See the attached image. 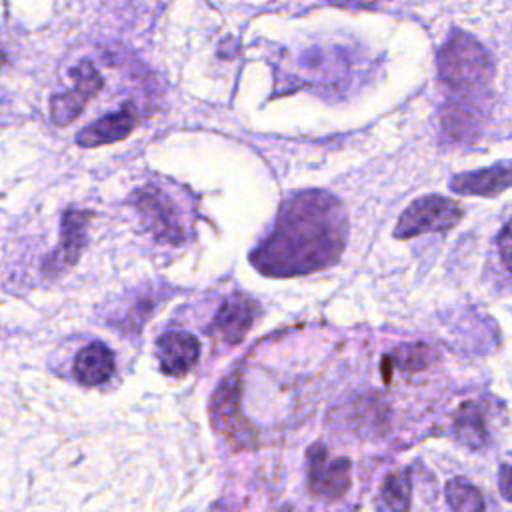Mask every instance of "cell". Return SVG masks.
I'll return each mask as SVG.
<instances>
[{"label":"cell","instance_id":"4fadbf2b","mask_svg":"<svg viewBox=\"0 0 512 512\" xmlns=\"http://www.w3.org/2000/svg\"><path fill=\"white\" fill-rule=\"evenodd\" d=\"M72 372L80 384L100 386L114 374V354L104 342L94 340L78 350Z\"/></svg>","mask_w":512,"mask_h":512},{"label":"cell","instance_id":"3957f363","mask_svg":"<svg viewBox=\"0 0 512 512\" xmlns=\"http://www.w3.org/2000/svg\"><path fill=\"white\" fill-rule=\"evenodd\" d=\"M464 216L458 202L428 194L422 198H416L398 218L394 228V238L398 240H410L414 236L430 234V232H446L454 228L460 218Z\"/></svg>","mask_w":512,"mask_h":512},{"label":"cell","instance_id":"44dd1931","mask_svg":"<svg viewBox=\"0 0 512 512\" xmlns=\"http://www.w3.org/2000/svg\"><path fill=\"white\" fill-rule=\"evenodd\" d=\"M6 62H8V54H6V50H4V46L0 42V68H4Z\"/></svg>","mask_w":512,"mask_h":512},{"label":"cell","instance_id":"ac0fdd59","mask_svg":"<svg viewBox=\"0 0 512 512\" xmlns=\"http://www.w3.org/2000/svg\"><path fill=\"white\" fill-rule=\"evenodd\" d=\"M498 246H500V260L508 274V270H510V222H506L502 226V232L498 236Z\"/></svg>","mask_w":512,"mask_h":512},{"label":"cell","instance_id":"e0dca14e","mask_svg":"<svg viewBox=\"0 0 512 512\" xmlns=\"http://www.w3.org/2000/svg\"><path fill=\"white\" fill-rule=\"evenodd\" d=\"M388 358H390V362L396 364L398 370L416 372V370H424L430 366L432 350L424 344H402V346L394 348Z\"/></svg>","mask_w":512,"mask_h":512},{"label":"cell","instance_id":"8992f818","mask_svg":"<svg viewBox=\"0 0 512 512\" xmlns=\"http://www.w3.org/2000/svg\"><path fill=\"white\" fill-rule=\"evenodd\" d=\"M240 372H232L226 376L210 400V418L214 428L220 434H226L236 444H246L254 440L252 426L242 418L240 410Z\"/></svg>","mask_w":512,"mask_h":512},{"label":"cell","instance_id":"5bb4252c","mask_svg":"<svg viewBox=\"0 0 512 512\" xmlns=\"http://www.w3.org/2000/svg\"><path fill=\"white\" fill-rule=\"evenodd\" d=\"M454 434L458 442L468 446L470 450H480L488 442V428L486 418L480 402L466 400L454 412Z\"/></svg>","mask_w":512,"mask_h":512},{"label":"cell","instance_id":"5b68a950","mask_svg":"<svg viewBox=\"0 0 512 512\" xmlns=\"http://www.w3.org/2000/svg\"><path fill=\"white\" fill-rule=\"evenodd\" d=\"M70 78H72L74 84L68 90L58 92L50 98V120L56 126L72 124L82 114L86 104L104 86L102 74L98 72V68L90 60L78 62L70 70Z\"/></svg>","mask_w":512,"mask_h":512},{"label":"cell","instance_id":"6da1fadb","mask_svg":"<svg viewBox=\"0 0 512 512\" xmlns=\"http://www.w3.org/2000/svg\"><path fill=\"white\" fill-rule=\"evenodd\" d=\"M346 232V216L334 196L296 192L282 204L274 230L254 250L252 262L268 276L308 274L340 258Z\"/></svg>","mask_w":512,"mask_h":512},{"label":"cell","instance_id":"9a60e30c","mask_svg":"<svg viewBox=\"0 0 512 512\" xmlns=\"http://www.w3.org/2000/svg\"><path fill=\"white\" fill-rule=\"evenodd\" d=\"M376 508L390 512L410 508V476L406 470H394L384 478L378 492Z\"/></svg>","mask_w":512,"mask_h":512},{"label":"cell","instance_id":"d6986e66","mask_svg":"<svg viewBox=\"0 0 512 512\" xmlns=\"http://www.w3.org/2000/svg\"><path fill=\"white\" fill-rule=\"evenodd\" d=\"M500 488H502V498L510 500V464L504 462L500 468Z\"/></svg>","mask_w":512,"mask_h":512},{"label":"cell","instance_id":"9c48e42d","mask_svg":"<svg viewBox=\"0 0 512 512\" xmlns=\"http://www.w3.org/2000/svg\"><path fill=\"white\" fill-rule=\"evenodd\" d=\"M160 370L168 376H184L200 358V342L194 334L172 330L158 338L156 344Z\"/></svg>","mask_w":512,"mask_h":512},{"label":"cell","instance_id":"7c38bea8","mask_svg":"<svg viewBox=\"0 0 512 512\" xmlns=\"http://www.w3.org/2000/svg\"><path fill=\"white\" fill-rule=\"evenodd\" d=\"M510 162H498L488 168L456 174L450 190L464 196H498L510 188Z\"/></svg>","mask_w":512,"mask_h":512},{"label":"cell","instance_id":"7a4b0ae2","mask_svg":"<svg viewBox=\"0 0 512 512\" xmlns=\"http://www.w3.org/2000/svg\"><path fill=\"white\" fill-rule=\"evenodd\" d=\"M438 74L454 90H472L490 80L492 62L474 36L456 30L438 54Z\"/></svg>","mask_w":512,"mask_h":512},{"label":"cell","instance_id":"30bf717a","mask_svg":"<svg viewBox=\"0 0 512 512\" xmlns=\"http://www.w3.org/2000/svg\"><path fill=\"white\" fill-rule=\"evenodd\" d=\"M136 126V110L132 104H124L116 112H110L76 134V142L82 148H94L124 140Z\"/></svg>","mask_w":512,"mask_h":512},{"label":"cell","instance_id":"ba28073f","mask_svg":"<svg viewBox=\"0 0 512 512\" xmlns=\"http://www.w3.org/2000/svg\"><path fill=\"white\" fill-rule=\"evenodd\" d=\"M132 202L144 222V226L162 242L180 244L184 240L182 226L176 216L174 202L156 186H144L136 190Z\"/></svg>","mask_w":512,"mask_h":512},{"label":"cell","instance_id":"ffe728a7","mask_svg":"<svg viewBox=\"0 0 512 512\" xmlns=\"http://www.w3.org/2000/svg\"><path fill=\"white\" fill-rule=\"evenodd\" d=\"M326 2H330V4H338V6H372V4H376V2H380V0H326Z\"/></svg>","mask_w":512,"mask_h":512},{"label":"cell","instance_id":"8fae6325","mask_svg":"<svg viewBox=\"0 0 512 512\" xmlns=\"http://www.w3.org/2000/svg\"><path fill=\"white\" fill-rule=\"evenodd\" d=\"M256 314L258 304L252 298L244 294H232L222 302L220 310L216 312L214 330L220 334L224 342L238 344L252 328Z\"/></svg>","mask_w":512,"mask_h":512},{"label":"cell","instance_id":"277c9868","mask_svg":"<svg viewBox=\"0 0 512 512\" xmlns=\"http://www.w3.org/2000/svg\"><path fill=\"white\" fill-rule=\"evenodd\" d=\"M90 210L68 206L62 214L60 224V244L46 254L42 262V272L46 278H58L70 270L82 256L88 244V224L92 220Z\"/></svg>","mask_w":512,"mask_h":512},{"label":"cell","instance_id":"52a82bcc","mask_svg":"<svg viewBox=\"0 0 512 512\" xmlns=\"http://www.w3.org/2000/svg\"><path fill=\"white\" fill-rule=\"evenodd\" d=\"M308 488L316 498H342L352 482V464L348 458H328L324 444L316 442L308 448Z\"/></svg>","mask_w":512,"mask_h":512},{"label":"cell","instance_id":"2e32d148","mask_svg":"<svg viewBox=\"0 0 512 512\" xmlns=\"http://www.w3.org/2000/svg\"><path fill=\"white\" fill-rule=\"evenodd\" d=\"M446 502L452 510H458V512L484 510L482 492L470 482H466L464 478H454L446 484Z\"/></svg>","mask_w":512,"mask_h":512}]
</instances>
